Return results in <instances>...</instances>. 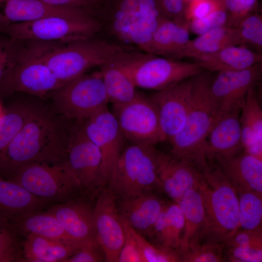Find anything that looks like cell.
<instances>
[{
	"label": "cell",
	"mask_w": 262,
	"mask_h": 262,
	"mask_svg": "<svg viewBox=\"0 0 262 262\" xmlns=\"http://www.w3.org/2000/svg\"><path fill=\"white\" fill-rule=\"evenodd\" d=\"M2 112H3V110L1 108V106L0 105V116L1 115V114L2 113Z\"/></svg>",
	"instance_id": "50"
},
{
	"label": "cell",
	"mask_w": 262,
	"mask_h": 262,
	"mask_svg": "<svg viewBox=\"0 0 262 262\" xmlns=\"http://www.w3.org/2000/svg\"><path fill=\"white\" fill-rule=\"evenodd\" d=\"M41 59L55 77L66 83L94 67H100L127 50L120 45L96 36L68 42L24 41Z\"/></svg>",
	"instance_id": "2"
},
{
	"label": "cell",
	"mask_w": 262,
	"mask_h": 262,
	"mask_svg": "<svg viewBox=\"0 0 262 262\" xmlns=\"http://www.w3.org/2000/svg\"><path fill=\"white\" fill-rule=\"evenodd\" d=\"M164 16L178 21H185L184 12L188 3L187 0H159Z\"/></svg>",
	"instance_id": "47"
},
{
	"label": "cell",
	"mask_w": 262,
	"mask_h": 262,
	"mask_svg": "<svg viewBox=\"0 0 262 262\" xmlns=\"http://www.w3.org/2000/svg\"><path fill=\"white\" fill-rule=\"evenodd\" d=\"M256 87L246 96L240 121L244 151L262 159V109Z\"/></svg>",
	"instance_id": "27"
},
{
	"label": "cell",
	"mask_w": 262,
	"mask_h": 262,
	"mask_svg": "<svg viewBox=\"0 0 262 262\" xmlns=\"http://www.w3.org/2000/svg\"><path fill=\"white\" fill-rule=\"evenodd\" d=\"M53 213L68 235L78 244L96 239L94 210L86 204L69 202L51 208Z\"/></svg>",
	"instance_id": "24"
},
{
	"label": "cell",
	"mask_w": 262,
	"mask_h": 262,
	"mask_svg": "<svg viewBox=\"0 0 262 262\" xmlns=\"http://www.w3.org/2000/svg\"><path fill=\"white\" fill-rule=\"evenodd\" d=\"M122 221L124 229V240L120 251L118 262H144L140 248L131 227Z\"/></svg>",
	"instance_id": "44"
},
{
	"label": "cell",
	"mask_w": 262,
	"mask_h": 262,
	"mask_svg": "<svg viewBox=\"0 0 262 262\" xmlns=\"http://www.w3.org/2000/svg\"><path fill=\"white\" fill-rule=\"evenodd\" d=\"M96 239L105 261L117 262L124 240V229L114 194L110 190L98 197L94 209Z\"/></svg>",
	"instance_id": "18"
},
{
	"label": "cell",
	"mask_w": 262,
	"mask_h": 262,
	"mask_svg": "<svg viewBox=\"0 0 262 262\" xmlns=\"http://www.w3.org/2000/svg\"><path fill=\"white\" fill-rule=\"evenodd\" d=\"M79 247L36 234L28 233L22 245V254L26 262H66Z\"/></svg>",
	"instance_id": "29"
},
{
	"label": "cell",
	"mask_w": 262,
	"mask_h": 262,
	"mask_svg": "<svg viewBox=\"0 0 262 262\" xmlns=\"http://www.w3.org/2000/svg\"><path fill=\"white\" fill-rule=\"evenodd\" d=\"M54 16L80 20L99 19L94 9L54 6L37 0H0V27Z\"/></svg>",
	"instance_id": "17"
},
{
	"label": "cell",
	"mask_w": 262,
	"mask_h": 262,
	"mask_svg": "<svg viewBox=\"0 0 262 262\" xmlns=\"http://www.w3.org/2000/svg\"><path fill=\"white\" fill-rule=\"evenodd\" d=\"M37 107L21 102L3 111L0 116V164L9 145Z\"/></svg>",
	"instance_id": "34"
},
{
	"label": "cell",
	"mask_w": 262,
	"mask_h": 262,
	"mask_svg": "<svg viewBox=\"0 0 262 262\" xmlns=\"http://www.w3.org/2000/svg\"><path fill=\"white\" fill-rule=\"evenodd\" d=\"M88 138L101 155L100 183L109 180L112 170L125 147V138L117 121L107 106L80 120Z\"/></svg>",
	"instance_id": "12"
},
{
	"label": "cell",
	"mask_w": 262,
	"mask_h": 262,
	"mask_svg": "<svg viewBox=\"0 0 262 262\" xmlns=\"http://www.w3.org/2000/svg\"><path fill=\"white\" fill-rule=\"evenodd\" d=\"M79 186L89 187L100 183L101 155L86 136L80 120H74L69 141L62 162Z\"/></svg>",
	"instance_id": "13"
},
{
	"label": "cell",
	"mask_w": 262,
	"mask_h": 262,
	"mask_svg": "<svg viewBox=\"0 0 262 262\" xmlns=\"http://www.w3.org/2000/svg\"><path fill=\"white\" fill-rule=\"evenodd\" d=\"M105 261L104 252L97 239L88 241L80 247L66 262H98Z\"/></svg>",
	"instance_id": "43"
},
{
	"label": "cell",
	"mask_w": 262,
	"mask_h": 262,
	"mask_svg": "<svg viewBox=\"0 0 262 262\" xmlns=\"http://www.w3.org/2000/svg\"><path fill=\"white\" fill-rule=\"evenodd\" d=\"M177 203L185 220L179 251L190 245L201 242L206 228V218L198 184L186 192Z\"/></svg>",
	"instance_id": "28"
},
{
	"label": "cell",
	"mask_w": 262,
	"mask_h": 262,
	"mask_svg": "<svg viewBox=\"0 0 262 262\" xmlns=\"http://www.w3.org/2000/svg\"><path fill=\"white\" fill-rule=\"evenodd\" d=\"M213 159L237 192L262 194V159L244 150L234 156Z\"/></svg>",
	"instance_id": "21"
},
{
	"label": "cell",
	"mask_w": 262,
	"mask_h": 262,
	"mask_svg": "<svg viewBox=\"0 0 262 262\" xmlns=\"http://www.w3.org/2000/svg\"><path fill=\"white\" fill-rule=\"evenodd\" d=\"M165 204L147 192L123 198L118 212L121 219L142 235L150 236Z\"/></svg>",
	"instance_id": "22"
},
{
	"label": "cell",
	"mask_w": 262,
	"mask_h": 262,
	"mask_svg": "<svg viewBox=\"0 0 262 262\" xmlns=\"http://www.w3.org/2000/svg\"><path fill=\"white\" fill-rule=\"evenodd\" d=\"M199 168L198 188L206 218V228L200 243H224L239 229L237 191L215 164L203 157L196 161Z\"/></svg>",
	"instance_id": "3"
},
{
	"label": "cell",
	"mask_w": 262,
	"mask_h": 262,
	"mask_svg": "<svg viewBox=\"0 0 262 262\" xmlns=\"http://www.w3.org/2000/svg\"><path fill=\"white\" fill-rule=\"evenodd\" d=\"M98 12L102 18L111 21L115 35L139 48L150 40L165 17L159 0H108Z\"/></svg>",
	"instance_id": "6"
},
{
	"label": "cell",
	"mask_w": 262,
	"mask_h": 262,
	"mask_svg": "<svg viewBox=\"0 0 262 262\" xmlns=\"http://www.w3.org/2000/svg\"><path fill=\"white\" fill-rule=\"evenodd\" d=\"M156 108L165 141L184 128L192 98V78L148 96Z\"/></svg>",
	"instance_id": "16"
},
{
	"label": "cell",
	"mask_w": 262,
	"mask_h": 262,
	"mask_svg": "<svg viewBox=\"0 0 262 262\" xmlns=\"http://www.w3.org/2000/svg\"><path fill=\"white\" fill-rule=\"evenodd\" d=\"M228 20V13L220 0L218 5L209 14L189 22L190 31L198 35L213 29L227 26Z\"/></svg>",
	"instance_id": "41"
},
{
	"label": "cell",
	"mask_w": 262,
	"mask_h": 262,
	"mask_svg": "<svg viewBox=\"0 0 262 262\" xmlns=\"http://www.w3.org/2000/svg\"><path fill=\"white\" fill-rule=\"evenodd\" d=\"M220 0H192L186 7L184 18L188 22L202 18L212 12L219 4Z\"/></svg>",
	"instance_id": "45"
},
{
	"label": "cell",
	"mask_w": 262,
	"mask_h": 262,
	"mask_svg": "<svg viewBox=\"0 0 262 262\" xmlns=\"http://www.w3.org/2000/svg\"><path fill=\"white\" fill-rule=\"evenodd\" d=\"M185 227L182 212L174 202L165 205L156 221L150 236L157 244L178 251Z\"/></svg>",
	"instance_id": "30"
},
{
	"label": "cell",
	"mask_w": 262,
	"mask_h": 262,
	"mask_svg": "<svg viewBox=\"0 0 262 262\" xmlns=\"http://www.w3.org/2000/svg\"><path fill=\"white\" fill-rule=\"evenodd\" d=\"M63 84L46 63L25 45L20 59L1 89L9 93L16 91L43 97Z\"/></svg>",
	"instance_id": "14"
},
{
	"label": "cell",
	"mask_w": 262,
	"mask_h": 262,
	"mask_svg": "<svg viewBox=\"0 0 262 262\" xmlns=\"http://www.w3.org/2000/svg\"><path fill=\"white\" fill-rule=\"evenodd\" d=\"M25 49L24 42L0 33V88L10 76Z\"/></svg>",
	"instance_id": "36"
},
{
	"label": "cell",
	"mask_w": 262,
	"mask_h": 262,
	"mask_svg": "<svg viewBox=\"0 0 262 262\" xmlns=\"http://www.w3.org/2000/svg\"><path fill=\"white\" fill-rule=\"evenodd\" d=\"M213 76V72L204 70L192 78V98L185 126L169 141L174 156L191 160L202 156L205 139L218 113L211 90Z\"/></svg>",
	"instance_id": "4"
},
{
	"label": "cell",
	"mask_w": 262,
	"mask_h": 262,
	"mask_svg": "<svg viewBox=\"0 0 262 262\" xmlns=\"http://www.w3.org/2000/svg\"><path fill=\"white\" fill-rule=\"evenodd\" d=\"M56 113L71 120H82L107 106L108 98L100 71L86 73L52 91Z\"/></svg>",
	"instance_id": "8"
},
{
	"label": "cell",
	"mask_w": 262,
	"mask_h": 262,
	"mask_svg": "<svg viewBox=\"0 0 262 262\" xmlns=\"http://www.w3.org/2000/svg\"><path fill=\"white\" fill-rule=\"evenodd\" d=\"M111 112L131 144L154 146L165 141L156 108L149 97L138 93L128 102L113 104Z\"/></svg>",
	"instance_id": "10"
},
{
	"label": "cell",
	"mask_w": 262,
	"mask_h": 262,
	"mask_svg": "<svg viewBox=\"0 0 262 262\" xmlns=\"http://www.w3.org/2000/svg\"><path fill=\"white\" fill-rule=\"evenodd\" d=\"M108 182L111 191L122 198L147 193L155 186L161 187L154 146H125Z\"/></svg>",
	"instance_id": "7"
},
{
	"label": "cell",
	"mask_w": 262,
	"mask_h": 262,
	"mask_svg": "<svg viewBox=\"0 0 262 262\" xmlns=\"http://www.w3.org/2000/svg\"><path fill=\"white\" fill-rule=\"evenodd\" d=\"M99 67L109 103H127L137 95L133 82L113 59Z\"/></svg>",
	"instance_id": "33"
},
{
	"label": "cell",
	"mask_w": 262,
	"mask_h": 262,
	"mask_svg": "<svg viewBox=\"0 0 262 262\" xmlns=\"http://www.w3.org/2000/svg\"><path fill=\"white\" fill-rule=\"evenodd\" d=\"M239 229L262 230V194L251 191L237 192Z\"/></svg>",
	"instance_id": "35"
},
{
	"label": "cell",
	"mask_w": 262,
	"mask_h": 262,
	"mask_svg": "<svg viewBox=\"0 0 262 262\" xmlns=\"http://www.w3.org/2000/svg\"><path fill=\"white\" fill-rule=\"evenodd\" d=\"M227 261L231 262H262V250L226 246Z\"/></svg>",
	"instance_id": "46"
},
{
	"label": "cell",
	"mask_w": 262,
	"mask_h": 262,
	"mask_svg": "<svg viewBox=\"0 0 262 262\" xmlns=\"http://www.w3.org/2000/svg\"><path fill=\"white\" fill-rule=\"evenodd\" d=\"M73 121L37 107L9 145L0 165L16 170L32 163H61Z\"/></svg>",
	"instance_id": "1"
},
{
	"label": "cell",
	"mask_w": 262,
	"mask_h": 262,
	"mask_svg": "<svg viewBox=\"0 0 262 262\" xmlns=\"http://www.w3.org/2000/svg\"><path fill=\"white\" fill-rule=\"evenodd\" d=\"M203 69L211 72L235 71L262 62V53L243 46H231L193 59Z\"/></svg>",
	"instance_id": "25"
},
{
	"label": "cell",
	"mask_w": 262,
	"mask_h": 262,
	"mask_svg": "<svg viewBox=\"0 0 262 262\" xmlns=\"http://www.w3.org/2000/svg\"><path fill=\"white\" fill-rule=\"evenodd\" d=\"M91 1L97 8L98 10L102 7L108 0H89Z\"/></svg>",
	"instance_id": "49"
},
{
	"label": "cell",
	"mask_w": 262,
	"mask_h": 262,
	"mask_svg": "<svg viewBox=\"0 0 262 262\" xmlns=\"http://www.w3.org/2000/svg\"><path fill=\"white\" fill-rule=\"evenodd\" d=\"M131 228L139 246L144 262H180L178 251L152 244L143 235Z\"/></svg>",
	"instance_id": "40"
},
{
	"label": "cell",
	"mask_w": 262,
	"mask_h": 262,
	"mask_svg": "<svg viewBox=\"0 0 262 262\" xmlns=\"http://www.w3.org/2000/svg\"><path fill=\"white\" fill-rule=\"evenodd\" d=\"M262 76V62L242 70L217 72L211 84L218 111L216 120L243 104L249 90L260 83Z\"/></svg>",
	"instance_id": "15"
},
{
	"label": "cell",
	"mask_w": 262,
	"mask_h": 262,
	"mask_svg": "<svg viewBox=\"0 0 262 262\" xmlns=\"http://www.w3.org/2000/svg\"><path fill=\"white\" fill-rule=\"evenodd\" d=\"M102 21L48 16L0 27V33L24 41L68 42L96 36L103 27Z\"/></svg>",
	"instance_id": "9"
},
{
	"label": "cell",
	"mask_w": 262,
	"mask_h": 262,
	"mask_svg": "<svg viewBox=\"0 0 262 262\" xmlns=\"http://www.w3.org/2000/svg\"><path fill=\"white\" fill-rule=\"evenodd\" d=\"M12 180L44 201V199H63L75 188L79 187L62 163L24 165L16 170Z\"/></svg>",
	"instance_id": "11"
},
{
	"label": "cell",
	"mask_w": 262,
	"mask_h": 262,
	"mask_svg": "<svg viewBox=\"0 0 262 262\" xmlns=\"http://www.w3.org/2000/svg\"><path fill=\"white\" fill-rule=\"evenodd\" d=\"M239 45L262 53V16L253 12L235 27Z\"/></svg>",
	"instance_id": "38"
},
{
	"label": "cell",
	"mask_w": 262,
	"mask_h": 262,
	"mask_svg": "<svg viewBox=\"0 0 262 262\" xmlns=\"http://www.w3.org/2000/svg\"><path fill=\"white\" fill-rule=\"evenodd\" d=\"M45 205L20 184L0 178V217L12 223Z\"/></svg>",
	"instance_id": "26"
},
{
	"label": "cell",
	"mask_w": 262,
	"mask_h": 262,
	"mask_svg": "<svg viewBox=\"0 0 262 262\" xmlns=\"http://www.w3.org/2000/svg\"><path fill=\"white\" fill-rule=\"evenodd\" d=\"M24 260L13 223L0 217V262Z\"/></svg>",
	"instance_id": "39"
},
{
	"label": "cell",
	"mask_w": 262,
	"mask_h": 262,
	"mask_svg": "<svg viewBox=\"0 0 262 262\" xmlns=\"http://www.w3.org/2000/svg\"><path fill=\"white\" fill-rule=\"evenodd\" d=\"M188 1V2H189V1L190 0H187Z\"/></svg>",
	"instance_id": "51"
},
{
	"label": "cell",
	"mask_w": 262,
	"mask_h": 262,
	"mask_svg": "<svg viewBox=\"0 0 262 262\" xmlns=\"http://www.w3.org/2000/svg\"><path fill=\"white\" fill-rule=\"evenodd\" d=\"M243 104L235 106L215 121L205 139L202 156L212 159L228 157L244 150L240 121Z\"/></svg>",
	"instance_id": "19"
},
{
	"label": "cell",
	"mask_w": 262,
	"mask_h": 262,
	"mask_svg": "<svg viewBox=\"0 0 262 262\" xmlns=\"http://www.w3.org/2000/svg\"><path fill=\"white\" fill-rule=\"evenodd\" d=\"M182 262H220L227 261L224 243H196L178 251Z\"/></svg>",
	"instance_id": "37"
},
{
	"label": "cell",
	"mask_w": 262,
	"mask_h": 262,
	"mask_svg": "<svg viewBox=\"0 0 262 262\" xmlns=\"http://www.w3.org/2000/svg\"><path fill=\"white\" fill-rule=\"evenodd\" d=\"M192 160L176 157L157 150V167L161 188L177 202L198 183L199 170Z\"/></svg>",
	"instance_id": "20"
},
{
	"label": "cell",
	"mask_w": 262,
	"mask_h": 262,
	"mask_svg": "<svg viewBox=\"0 0 262 262\" xmlns=\"http://www.w3.org/2000/svg\"><path fill=\"white\" fill-rule=\"evenodd\" d=\"M238 45L239 41L236 28L222 26L190 39L181 51L180 60L184 58L193 59L229 46Z\"/></svg>",
	"instance_id": "31"
},
{
	"label": "cell",
	"mask_w": 262,
	"mask_h": 262,
	"mask_svg": "<svg viewBox=\"0 0 262 262\" xmlns=\"http://www.w3.org/2000/svg\"><path fill=\"white\" fill-rule=\"evenodd\" d=\"M224 243L226 246L262 250V230L239 229Z\"/></svg>",
	"instance_id": "42"
},
{
	"label": "cell",
	"mask_w": 262,
	"mask_h": 262,
	"mask_svg": "<svg viewBox=\"0 0 262 262\" xmlns=\"http://www.w3.org/2000/svg\"><path fill=\"white\" fill-rule=\"evenodd\" d=\"M190 31L189 22L163 17L150 40L140 49L157 56L180 60L181 51L190 40Z\"/></svg>",
	"instance_id": "23"
},
{
	"label": "cell",
	"mask_w": 262,
	"mask_h": 262,
	"mask_svg": "<svg viewBox=\"0 0 262 262\" xmlns=\"http://www.w3.org/2000/svg\"><path fill=\"white\" fill-rule=\"evenodd\" d=\"M54 6L75 7L98 10L96 6L89 0H37Z\"/></svg>",
	"instance_id": "48"
},
{
	"label": "cell",
	"mask_w": 262,
	"mask_h": 262,
	"mask_svg": "<svg viewBox=\"0 0 262 262\" xmlns=\"http://www.w3.org/2000/svg\"><path fill=\"white\" fill-rule=\"evenodd\" d=\"M113 60L136 87L156 91L190 79L204 70L194 62L169 59L146 52L126 50Z\"/></svg>",
	"instance_id": "5"
},
{
	"label": "cell",
	"mask_w": 262,
	"mask_h": 262,
	"mask_svg": "<svg viewBox=\"0 0 262 262\" xmlns=\"http://www.w3.org/2000/svg\"><path fill=\"white\" fill-rule=\"evenodd\" d=\"M27 234L33 233L49 239L80 247L81 245L67 233L55 216L48 211L34 212L12 222Z\"/></svg>",
	"instance_id": "32"
}]
</instances>
